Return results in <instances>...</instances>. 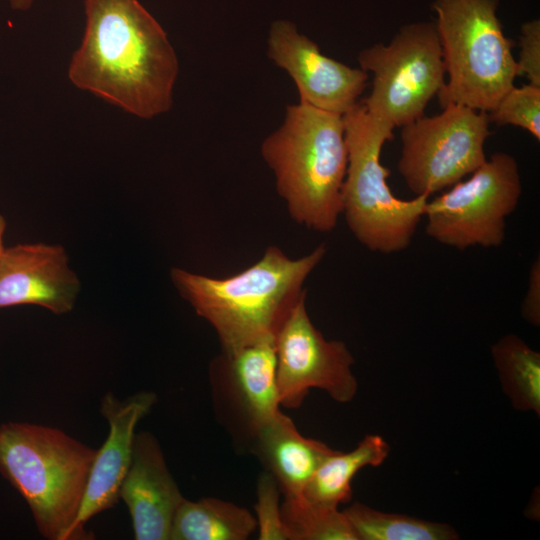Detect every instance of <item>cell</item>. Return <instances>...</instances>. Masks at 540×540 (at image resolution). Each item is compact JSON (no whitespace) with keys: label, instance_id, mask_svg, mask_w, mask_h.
Returning a JSON list of instances; mask_svg holds the SVG:
<instances>
[{"label":"cell","instance_id":"6da1fadb","mask_svg":"<svg viewBox=\"0 0 540 540\" xmlns=\"http://www.w3.org/2000/svg\"><path fill=\"white\" fill-rule=\"evenodd\" d=\"M85 28L68 78L125 112L151 119L168 112L179 63L168 36L138 0H83Z\"/></svg>","mask_w":540,"mask_h":540},{"label":"cell","instance_id":"8fae6325","mask_svg":"<svg viewBox=\"0 0 540 540\" xmlns=\"http://www.w3.org/2000/svg\"><path fill=\"white\" fill-rule=\"evenodd\" d=\"M215 411L223 426L249 448L257 432L280 411L275 340L222 352L210 366Z\"/></svg>","mask_w":540,"mask_h":540},{"label":"cell","instance_id":"2e32d148","mask_svg":"<svg viewBox=\"0 0 540 540\" xmlns=\"http://www.w3.org/2000/svg\"><path fill=\"white\" fill-rule=\"evenodd\" d=\"M249 449L274 477L284 498L302 495L318 467L336 451L303 436L282 411L257 432Z\"/></svg>","mask_w":540,"mask_h":540},{"label":"cell","instance_id":"ba28073f","mask_svg":"<svg viewBox=\"0 0 540 540\" xmlns=\"http://www.w3.org/2000/svg\"><path fill=\"white\" fill-rule=\"evenodd\" d=\"M470 175L428 200L423 216L426 233L460 251L497 248L505 240L507 218L522 194L518 162L506 152H497Z\"/></svg>","mask_w":540,"mask_h":540},{"label":"cell","instance_id":"44dd1931","mask_svg":"<svg viewBox=\"0 0 540 540\" xmlns=\"http://www.w3.org/2000/svg\"><path fill=\"white\" fill-rule=\"evenodd\" d=\"M281 517L287 540H358L343 511L303 495L284 498Z\"/></svg>","mask_w":540,"mask_h":540},{"label":"cell","instance_id":"e0dca14e","mask_svg":"<svg viewBox=\"0 0 540 540\" xmlns=\"http://www.w3.org/2000/svg\"><path fill=\"white\" fill-rule=\"evenodd\" d=\"M390 453L386 440L368 434L349 452L336 450L315 471L306 485L303 496L313 502L331 507L347 504L352 499V480L364 467H378Z\"/></svg>","mask_w":540,"mask_h":540},{"label":"cell","instance_id":"5b68a950","mask_svg":"<svg viewBox=\"0 0 540 540\" xmlns=\"http://www.w3.org/2000/svg\"><path fill=\"white\" fill-rule=\"evenodd\" d=\"M348 163L342 187V214L367 249L392 254L407 249L424 216L428 195L396 197L381 152L394 129L372 116L359 101L343 115Z\"/></svg>","mask_w":540,"mask_h":540},{"label":"cell","instance_id":"d4e9b609","mask_svg":"<svg viewBox=\"0 0 540 540\" xmlns=\"http://www.w3.org/2000/svg\"><path fill=\"white\" fill-rule=\"evenodd\" d=\"M523 319L534 327L540 326V256L533 261L529 275L527 292L521 306Z\"/></svg>","mask_w":540,"mask_h":540},{"label":"cell","instance_id":"8992f818","mask_svg":"<svg viewBox=\"0 0 540 540\" xmlns=\"http://www.w3.org/2000/svg\"><path fill=\"white\" fill-rule=\"evenodd\" d=\"M499 0H435L438 33L448 82L439 104L490 112L514 86V42L497 17Z\"/></svg>","mask_w":540,"mask_h":540},{"label":"cell","instance_id":"9c48e42d","mask_svg":"<svg viewBox=\"0 0 540 540\" xmlns=\"http://www.w3.org/2000/svg\"><path fill=\"white\" fill-rule=\"evenodd\" d=\"M434 116L401 127L398 172L415 196L442 191L473 173L487 159L486 112L448 104Z\"/></svg>","mask_w":540,"mask_h":540},{"label":"cell","instance_id":"cb8c5ba5","mask_svg":"<svg viewBox=\"0 0 540 540\" xmlns=\"http://www.w3.org/2000/svg\"><path fill=\"white\" fill-rule=\"evenodd\" d=\"M517 76H524L529 84L540 87V21L534 19L521 26Z\"/></svg>","mask_w":540,"mask_h":540},{"label":"cell","instance_id":"7c38bea8","mask_svg":"<svg viewBox=\"0 0 540 540\" xmlns=\"http://www.w3.org/2000/svg\"><path fill=\"white\" fill-rule=\"evenodd\" d=\"M267 55L292 78L299 102L326 112L344 115L359 102L367 86L368 72L324 55L289 21L272 24Z\"/></svg>","mask_w":540,"mask_h":540},{"label":"cell","instance_id":"7402d4cb","mask_svg":"<svg viewBox=\"0 0 540 540\" xmlns=\"http://www.w3.org/2000/svg\"><path fill=\"white\" fill-rule=\"evenodd\" d=\"M487 116L490 123L520 127L539 141L540 87L529 83L512 86Z\"/></svg>","mask_w":540,"mask_h":540},{"label":"cell","instance_id":"4316f807","mask_svg":"<svg viewBox=\"0 0 540 540\" xmlns=\"http://www.w3.org/2000/svg\"><path fill=\"white\" fill-rule=\"evenodd\" d=\"M6 220L3 215L0 214V257L5 249L3 243V237L6 230Z\"/></svg>","mask_w":540,"mask_h":540},{"label":"cell","instance_id":"3957f363","mask_svg":"<svg viewBox=\"0 0 540 540\" xmlns=\"http://www.w3.org/2000/svg\"><path fill=\"white\" fill-rule=\"evenodd\" d=\"M261 155L290 217L316 232L333 231L348 163L343 115L302 102L288 105L281 126L262 142Z\"/></svg>","mask_w":540,"mask_h":540},{"label":"cell","instance_id":"d6986e66","mask_svg":"<svg viewBox=\"0 0 540 540\" xmlns=\"http://www.w3.org/2000/svg\"><path fill=\"white\" fill-rule=\"evenodd\" d=\"M503 393L515 410L540 416V353L515 334L491 346Z\"/></svg>","mask_w":540,"mask_h":540},{"label":"cell","instance_id":"277c9868","mask_svg":"<svg viewBox=\"0 0 540 540\" xmlns=\"http://www.w3.org/2000/svg\"><path fill=\"white\" fill-rule=\"evenodd\" d=\"M96 452L56 427L0 425V474L24 498L45 539L80 540L75 522Z\"/></svg>","mask_w":540,"mask_h":540},{"label":"cell","instance_id":"7a4b0ae2","mask_svg":"<svg viewBox=\"0 0 540 540\" xmlns=\"http://www.w3.org/2000/svg\"><path fill=\"white\" fill-rule=\"evenodd\" d=\"M327 253L324 243L298 259L277 246L242 271L223 278L173 267L170 279L179 295L216 331L222 352L274 339L296 305L303 285Z\"/></svg>","mask_w":540,"mask_h":540},{"label":"cell","instance_id":"52a82bcc","mask_svg":"<svg viewBox=\"0 0 540 540\" xmlns=\"http://www.w3.org/2000/svg\"><path fill=\"white\" fill-rule=\"evenodd\" d=\"M357 60L361 69L373 74L371 92L360 102L393 129L423 116L446 83L435 23L406 25L388 44L361 50Z\"/></svg>","mask_w":540,"mask_h":540},{"label":"cell","instance_id":"30bf717a","mask_svg":"<svg viewBox=\"0 0 540 540\" xmlns=\"http://www.w3.org/2000/svg\"><path fill=\"white\" fill-rule=\"evenodd\" d=\"M302 299L275 338L276 384L280 406L300 407L311 388L326 392L334 401L353 400L358 382L354 358L342 341L327 340L314 326Z\"/></svg>","mask_w":540,"mask_h":540},{"label":"cell","instance_id":"4fadbf2b","mask_svg":"<svg viewBox=\"0 0 540 540\" xmlns=\"http://www.w3.org/2000/svg\"><path fill=\"white\" fill-rule=\"evenodd\" d=\"M156 402L157 395L152 391H139L123 400L109 391L101 398L100 413L108 423L109 432L97 449L75 522L80 540L94 538L85 529L87 522L118 503L132 459L136 427Z\"/></svg>","mask_w":540,"mask_h":540},{"label":"cell","instance_id":"5bb4252c","mask_svg":"<svg viewBox=\"0 0 540 540\" xmlns=\"http://www.w3.org/2000/svg\"><path fill=\"white\" fill-rule=\"evenodd\" d=\"M80 287L62 245L16 244L5 247L0 257V309L35 305L66 314L74 308Z\"/></svg>","mask_w":540,"mask_h":540},{"label":"cell","instance_id":"ac0fdd59","mask_svg":"<svg viewBox=\"0 0 540 540\" xmlns=\"http://www.w3.org/2000/svg\"><path fill=\"white\" fill-rule=\"evenodd\" d=\"M257 530L255 516L244 507L219 498L184 499L170 540H245Z\"/></svg>","mask_w":540,"mask_h":540},{"label":"cell","instance_id":"ffe728a7","mask_svg":"<svg viewBox=\"0 0 540 540\" xmlns=\"http://www.w3.org/2000/svg\"><path fill=\"white\" fill-rule=\"evenodd\" d=\"M358 540H456L457 531L446 523L406 514L387 513L354 502L343 510Z\"/></svg>","mask_w":540,"mask_h":540},{"label":"cell","instance_id":"603a6c76","mask_svg":"<svg viewBox=\"0 0 540 540\" xmlns=\"http://www.w3.org/2000/svg\"><path fill=\"white\" fill-rule=\"evenodd\" d=\"M280 492L269 472L260 474L254 506L259 540H287L281 517Z\"/></svg>","mask_w":540,"mask_h":540},{"label":"cell","instance_id":"484cf974","mask_svg":"<svg viewBox=\"0 0 540 540\" xmlns=\"http://www.w3.org/2000/svg\"><path fill=\"white\" fill-rule=\"evenodd\" d=\"M8 2L14 11L25 12L32 7L34 0H8Z\"/></svg>","mask_w":540,"mask_h":540},{"label":"cell","instance_id":"9a60e30c","mask_svg":"<svg viewBox=\"0 0 540 540\" xmlns=\"http://www.w3.org/2000/svg\"><path fill=\"white\" fill-rule=\"evenodd\" d=\"M126 504L136 540H170L184 497L160 444L149 431L136 433L132 459L119 493Z\"/></svg>","mask_w":540,"mask_h":540}]
</instances>
